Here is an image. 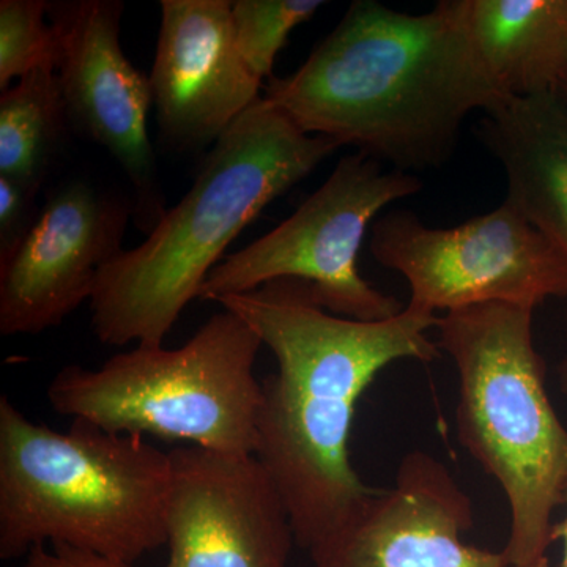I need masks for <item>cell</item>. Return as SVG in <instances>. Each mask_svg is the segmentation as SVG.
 <instances>
[{
	"instance_id": "6da1fadb",
	"label": "cell",
	"mask_w": 567,
	"mask_h": 567,
	"mask_svg": "<svg viewBox=\"0 0 567 567\" xmlns=\"http://www.w3.org/2000/svg\"><path fill=\"white\" fill-rule=\"evenodd\" d=\"M216 303L240 316L274 352L265 377L254 456L267 470L292 522L295 544L311 551L374 494L350 458L357 404L388 365L432 363L429 338L439 316L405 306L401 315L361 322L331 315L295 279L264 284Z\"/></svg>"
},
{
	"instance_id": "7a4b0ae2",
	"label": "cell",
	"mask_w": 567,
	"mask_h": 567,
	"mask_svg": "<svg viewBox=\"0 0 567 567\" xmlns=\"http://www.w3.org/2000/svg\"><path fill=\"white\" fill-rule=\"evenodd\" d=\"M262 99L305 133L406 173L442 166L465 118L505 96L477 61L454 0L423 14L357 0L300 69L271 78Z\"/></svg>"
},
{
	"instance_id": "3957f363",
	"label": "cell",
	"mask_w": 567,
	"mask_h": 567,
	"mask_svg": "<svg viewBox=\"0 0 567 567\" xmlns=\"http://www.w3.org/2000/svg\"><path fill=\"white\" fill-rule=\"evenodd\" d=\"M341 145L312 136L260 99L212 145L192 188L147 240L104 265L91 298L106 346L163 347L241 230Z\"/></svg>"
},
{
	"instance_id": "277c9868",
	"label": "cell",
	"mask_w": 567,
	"mask_h": 567,
	"mask_svg": "<svg viewBox=\"0 0 567 567\" xmlns=\"http://www.w3.org/2000/svg\"><path fill=\"white\" fill-rule=\"evenodd\" d=\"M169 451L87 421L33 423L0 398V558L66 546L133 566L166 544Z\"/></svg>"
},
{
	"instance_id": "5b68a950",
	"label": "cell",
	"mask_w": 567,
	"mask_h": 567,
	"mask_svg": "<svg viewBox=\"0 0 567 567\" xmlns=\"http://www.w3.org/2000/svg\"><path fill=\"white\" fill-rule=\"evenodd\" d=\"M533 309L491 303L439 316V344L458 377V442L503 488L509 567L536 565L567 505V429L533 341Z\"/></svg>"
},
{
	"instance_id": "8992f818",
	"label": "cell",
	"mask_w": 567,
	"mask_h": 567,
	"mask_svg": "<svg viewBox=\"0 0 567 567\" xmlns=\"http://www.w3.org/2000/svg\"><path fill=\"white\" fill-rule=\"evenodd\" d=\"M235 312L212 316L178 349L136 346L99 369L69 364L48 386L55 413L112 432L227 454H254L262 382L254 375L262 349Z\"/></svg>"
},
{
	"instance_id": "52a82bcc",
	"label": "cell",
	"mask_w": 567,
	"mask_h": 567,
	"mask_svg": "<svg viewBox=\"0 0 567 567\" xmlns=\"http://www.w3.org/2000/svg\"><path fill=\"white\" fill-rule=\"evenodd\" d=\"M421 189L416 175L385 171L365 153L344 156L292 216L216 265L197 298L216 303L264 284L295 279L308 284L317 303L331 315L361 322L401 315L405 306L398 298L361 276L358 254L375 216Z\"/></svg>"
},
{
	"instance_id": "ba28073f",
	"label": "cell",
	"mask_w": 567,
	"mask_h": 567,
	"mask_svg": "<svg viewBox=\"0 0 567 567\" xmlns=\"http://www.w3.org/2000/svg\"><path fill=\"white\" fill-rule=\"evenodd\" d=\"M369 246L409 282L406 306L427 315L491 303L535 311L567 295L566 257L505 203L451 229L393 210L371 227Z\"/></svg>"
},
{
	"instance_id": "9c48e42d",
	"label": "cell",
	"mask_w": 567,
	"mask_h": 567,
	"mask_svg": "<svg viewBox=\"0 0 567 567\" xmlns=\"http://www.w3.org/2000/svg\"><path fill=\"white\" fill-rule=\"evenodd\" d=\"M123 10L122 0L48 2L69 122L122 167L133 186L134 223L148 235L166 215V196L147 128L151 80L123 52Z\"/></svg>"
},
{
	"instance_id": "30bf717a",
	"label": "cell",
	"mask_w": 567,
	"mask_h": 567,
	"mask_svg": "<svg viewBox=\"0 0 567 567\" xmlns=\"http://www.w3.org/2000/svg\"><path fill=\"white\" fill-rule=\"evenodd\" d=\"M166 567H289L292 522L254 454L169 451Z\"/></svg>"
},
{
	"instance_id": "8fae6325",
	"label": "cell",
	"mask_w": 567,
	"mask_h": 567,
	"mask_svg": "<svg viewBox=\"0 0 567 567\" xmlns=\"http://www.w3.org/2000/svg\"><path fill=\"white\" fill-rule=\"evenodd\" d=\"M133 204L89 182L48 197L21 244L0 259V333L37 336L91 301L104 265L123 251Z\"/></svg>"
},
{
	"instance_id": "7c38bea8",
	"label": "cell",
	"mask_w": 567,
	"mask_h": 567,
	"mask_svg": "<svg viewBox=\"0 0 567 567\" xmlns=\"http://www.w3.org/2000/svg\"><path fill=\"white\" fill-rule=\"evenodd\" d=\"M472 498L439 458L412 451L393 486L377 487L347 524L309 551L312 567H509L505 551L468 546Z\"/></svg>"
},
{
	"instance_id": "4fadbf2b",
	"label": "cell",
	"mask_w": 567,
	"mask_h": 567,
	"mask_svg": "<svg viewBox=\"0 0 567 567\" xmlns=\"http://www.w3.org/2000/svg\"><path fill=\"white\" fill-rule=\"evenodd\" d=\"M159 10L148 76L159 136L173 151H200L260 102L262 81L235 44L230 0H162Z\"/></svg>"
},
{
	"instance_id": "5bb4252c",
	"label": "cell",
	"mask_w": 567,
	"mask_h": 567,
	"mask_svg": "<svg viewBox=\"0 0 567 567\" xmlns=\"http://www.w3.org/2000/svg\"><path fill=\"white\" fill-rule=\"evenodd\" d=\"M477 136L505 169V204L567 259V104L555 92L509 96L484 112Z\"/></svg>"
},
{
	"instance_id": "9a60e30c",
	"label": "cell",
	"mask_w": 567,
	"mask_h": 567,
	"mask_svg": "<svg viewBox=\"0 0 567 567\" xmlns=\"http://www.w3.org/2000/svg\"><path fill=\"white\" fill-rule=\"evenodd\" d=\"M454 9L502 96L557 92L567 73V0H454Z\"/></svg>"
},
{
	"instance_id": "2e32d148",
	"label": "cell",
	"mask_w": 567,
	"mask_h": 567,
	"mask_svg": "<svg viewBox=\"0 0 567 567\" xmlns=\"http://www.w3.org/2000/svg\"><path fill=\"white\" fill-rule=\"evenodd\" d=\"M54 66L32 71L0 95V177L39 194L69 125Z\"/></svg>"
},
{
	"instance_id": "e0dca14e",
	"label": "cell",
	"mask_w": 567,
	"mask_h": 567,
	"mask_svg": "<svg viewBox=\"0 0 567 567\" xmlns=\"http://www.w3.org/2000/svg\"><path fill=\"white\" fill-rule=\"evenodd\" d=\"M324 2L320 0H235V44L249 70L260 81L271 78L276 55L295 28L308 22Z\"/></svg>"
},
{
	"instance_id": "ac0fdd59",
	"label": "cell",
	"mask_w": 567,
	"mask_h": 567,
	"mask_svg": "<svg viewBox=\"0 0 567 567\" xmlns=\"http://www.w3.org/2000/svg\"><path fill=\"white\" fill-rule=\"evenodd\" d=\"M59 44L44 0L0 2V89L32 71L58 66Z\"/></svg>"
},
{
	"instance_id": "d6986e66",
	"label": "cell",
	"mask_w": 567,
	"mask_h": 567,
	"mask_svg": "<svg viewBox=\"0 0 567 567\" xmlns=\"http://www.w3.org/2000/svg\"><path fill=\"white\" fill-rule=\"evenodd\" d=\"M37 193L0 177V259L9 256L21 244L39 216Z\"/></svg>"
},
{
	"instance_id": "ffe728a7",
	"label": "cell",
	"mask_w": 567,
	"mask_h": 567,
	"mask_svg": "<svg viewBox=\"0 0 567 567\" xmlns=\"http://www.w3.org/2000/svg\"><path fill=\"white\" fill-rule=\"evenodd\" d=\"M24 567H132L126 563L92 554V551L78 550L66 546L33 547L28 554Z\"/></svg>"
},
{
	"instance_id": "44dd1931",
	"label": "cell",
	"mask_w": 567,
	"mask_h": 567,
	"mask_svg": "<svg viewBox=\"0 0 567 567\" xmlns=\"http://www.w3.org/2000/svg\"><path fill=\"white\" fill-rule=\"evenodd\" d=\"M563 540V547H565V550H563V561L561 567H567V514L566 517L563 518L561 522H558V524H555L554 527V540Z\"/></svg>"
},
{
	"instance_id": "7402d4cb",
	"label": "cell",
	"mask_w": 567,
	"mask_h": 567,
	"mask_svg": "<svg viewBox=\"0 0 567 567\" xmlns=\"http://www.w3.org/2000/svg\"><path fill=\"white\" fill-rule=\"evenodd\" d=\"M558 374L559 385H561V390L567 394V358L561 364H559Z\"/></svg>"
},
{
	"instance_id": "603a6c76",
	"label": "cell",
	"mask_w": 567,
	"mask_h": 567,
	"mask_svg": "<svg viewBox=\"0 0 567 567\" xmlns=\"http://www.w3.org/2000/svg\"><path fill=\"white\" fill-rule=\"evenodd\" d=\"M555 93H557L559 99L567 104V73L565 74V78H563V81L559 82L557 92Z\"/></svg>"
},
{
	"instance_id": "cb8c5ba5",
	"label": "cell",
	"mask_w": 567,
	"mask_h": 567,
	"mask_svg": "<svg viewBox=\"0 0 567 567\" xmlns=\"http://www.w3.org/2000/svg\"><path fill=\"white\" fill-rule=\"evenodd\" d=\"M527 567H548V559L543 558L540 561H537L536 565L527 566Z\"/></svg>"
}]
</instances>
